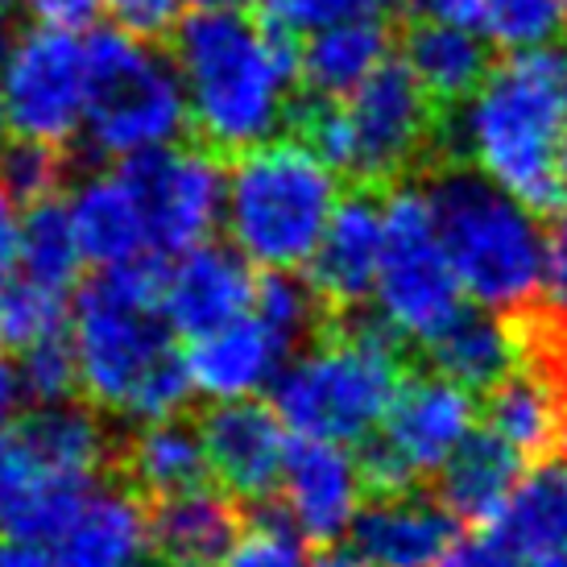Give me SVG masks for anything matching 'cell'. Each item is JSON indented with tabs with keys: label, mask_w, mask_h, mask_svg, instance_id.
<instances>
[{
	"label": "cell",
	"mask_w": 567,
	"mask_h": 567,
	"mask_svg": "<svg viewBox=\"0 0 567 567\" xmlns=\"http://www.w3.org/2000/svg\"><path fill=\"white\" fill-rule=\"evenodd\" d=\"M190 128L220 154L274 142L295 116L299 50L249 9H195L174 25Z\"/></svg>",
	"instance_id": "1"
},
{
	"label": "cell",
	"mask_w": 567,
	"mask_h": 567,
	"mask_svg": "<svg viewBox=\"0 0 567 567\" xmlns=\"http://www.w3.org/2000/svg\"><path fill=\"white\" fill-rule=\"evenodd\" d=\"M174 336L162 311L158 269L145 261L100 269L71 302V348L87 402L133 423L183 414L195 385Z\"/></svg>",
	"instance_id": "2"
},
{
	"label": "cell",
	"mask_w": 567,
	"mask_h": 567,
	"mask_svg": "<svg viewBox=\"0 0 567 567\" xmlns=\"http://www.w3.org/2000/svg\"><path fill=\"white\" fill-rule=\"evenodd\" d=\"M567 137V47L509 54L485 75L452 125V145L468 166L514 190L530 207L564 199L559 154Z\"/></svg>",
	"instance_id": "3"
},
{
	"label": "cell",
	"mask_w": 567,
	"mask_h": 567,
	"mask_svg": "<svg viewBox=\"0 0 567 567\" xmlns=\"http://www.w3.org/2000/svg\"><path fill=\"white\" fill-rule=\"evenodd\" d=\"M340 171L307 137H274L237 154L224 195V233L261 274L307 269L340 212Z\"/></svg>",
	"instance_id": "4"
},
{
	"label": "cell",
	"mask_w": 567,
	"mask_h": 567,
	"mask_svg": "<svg viewBox=\"0 0 567 567\" xmlns=\"http://www.w3.org/2000/svg\"><path fill=\"white\" fill-rule=\"evenodd\" d=\"M426 195L464 295L476 307H493L505 316L535 307L547 261V228L535 216L538 207L468 162L435 174Z\"/></svg>",
	"instance_id": "5"
},
{
	"label": "cell",
	"mask_w": 567,
	"mask_h": 567,
	"mask_svg": "<svg viewBox=\"0 0 567 567\" xmlns=\"http://www.w3.org/2000/svg\"><path fill=\"white\" fill-rule=\"evenodd\" d=\"M394 331L381 319L344 323L319 336L311 348L286 361L274 381V410L295 440L364 443L373 440L385 410L402 390V357Z\"/></svg>",
	"instance_id": "6"
},
{
	"label": "cell",
	"mask_w": 567,
	"mask_h": 567,
	"mask_svg": "<svg viewBox=\"0 0 567 567\" xmlns=\"http://www.w3.org/2000/svg\"><path fill=\"white\" fill-rule=\"evenodd\" d=\"M435 100L410 75L402 59H390L369 83L344 100H311L299 116V137L316 145L340 174L361 183H398L426 158L440 137Z\"/></svg>",
	"instance_id": "7"
},
{
	"label": "cell",
	"mask_w": 567,
	"mask_h": 567,
	"mask_svg": "<svg viewBox=\"0 0 567 567\" xmlns=\"http://www.w3.org/2000/svg\"><path fill=\"white\" fill-rule=\"evenodd\" d=\"M190 125L174 54L128 25L87 38V142L104 158H137L174 145Z\"/></svg>",
	"instance_id": "8"
},
{
	"label": "cell",
	"mask_w": 567,
	"mask_h": 567,
	"mask_svg": "<svg viewBox=\"0 0 567 567\" xmlns=\"http://www.w3.org/2000/svg\"><path fill=\"white\" fill-rule=\"evenodd\" d=\"M381 216H385V252H381L373 307L402 344L426 348L464 311L468 295L443 249L426 187H394L381 199Z\"/></svg>",
	"instance_id": "9"
},
{
	"label": "cell",
	"mask_w": 567,
	"mask_h": 567,
	"mask_svg": "<svg viewBox=\"0 0 567 567\" xmlns=\"http://www.w3.org/2000/svg\"><path fill=\"white\" fill-rule=\"evenodd\" d=\"M87 125V42L33 30L0 47V128L21 142L66 145Z\"/></svg>",
	"instance_id": "10"
},
{
	"label": "cell",
	"mask_w": 567,
	"mask_h": 567,
	"mask_svg": "<svg viewBox=\"0 0 567 567\" xmlns=\"http://www.w3.org/2000/svg\"><path fill=\"white\" fill-rule=\"evenodd\" d=\"M476 435L473 390L443 373L402 381L381 426L364 447V473L378 488H414Z\"/></svg>",
	"instance_id": "11"
},
{
	"label": "cell",
	"mask_w": 567,
	"mask_h": 567,
	"mask_svg": "<svg viewBox=\"0 0 567 567\" xmlns=\"http://www.w3.org/2000/svg\"><path fill=\"white\" fill-rule=\"evenodd\" d=\"M128 183L137 190L150 224L154 257H174L195 245L212 240L224 228V195H228V171H224L212 145H162L150 154L121 162Z\"/></svg>",
	"instance_id": "12"
},
{
	"label": "cell",
	"mask_w": 567,
	"mask_h": 567,
	"mask_svg": "<svg viewBox=\"0 0 567 567\" xmlns=\"http://www.w3.org/2000/svg\"><path fill=\"white\" fill-rule=\"evenodd\" d=\"M364 460L348 452V443L295 440L278 485L282 518L307 543H340L364 509Z\"/></svg>",
	"instance_id": "13"
},
{
	"label": "cell",
	"mask_w": 567,
	"mask_h": 567,
	"mask_svg": "<svg viewBox=\"0 0 567 567\" xmlns=\"http://www.w3.org/2000/svg\"><path fill=\"white\" fill-rule=\"evenodd\" d=\"M207 447V468L216 485L228 488L237 502H266L278 493L290 456V426L282 414L257 398L212 402L199 423Z\"/></svg>",
	"instance_id": "14"
},
{
	"label": "cell",
	"mask_w": 567,
	"mask_h": 567,
	"mask_svg": "<svg viewBox=\"0 0 567 567\" xmlns=\"http://www.w3.org/2000/svg\"><path fill=\"white\" fill-rule=\"evenodd\" d=\"M257 266L233 245H195L187 252H174L171 266L158 274L162 311L178 336H204L233 319L249 316L257 307Z\"/></svg>",
	"instance_id": "15"
},
{
	"label": "cell",
	"mask_w": 567,
	"mask_h": 567,
	"mask_svg": "<svg viewBox=\"0 0 567 567\" xmlns=\"http://www.w3.org/2000/svg\"><path fill=\"white\" fill-rule=\"evenodd\" d=\"M290 352H299V344L252 307L249 316L187 340L183 357H187L195 398L237 402V398H261L266 390H274Z\"/></svg>",
	"instance_id": "16"
},
{
	"label": "cell",
	"mask_w": 567,
	"mask_h": 567,
	"mask_svg": "<svg viewBox=\"0 0 567 567\" xmlns=\"http://www.w3.org/2000/svg\"><path fill=\"white\" fill-rule=\"evenodd\" d=\"M456 522L443 497L381 488L378 502H364L352 522L348 547L364 567H440L456 547Z\"/></svg>",
	"instance_id": "17"
},
{
	"label": "cell",
	"mask_w": 567,
	"mask_h": 567,
	"mask_svg": "<svg viewBox=\"0 0 567 567\" xmlns=\"http://www.w3.org/2000/svg\"><path fill=\"white\" fill-rule=\"evenodd\" d=\"M385 252V216L373 195H348L340 212L331 216L328 233L319 240L316 257L307 261V278L319 299L336 311H357L373 302Z\"/></svg>",
	"instance_id": "18"
},
{
	"label": "cell",
	"mask_w": 567,
	"mask_h": 567,
	"mask_svg": "<svg viewBox=\"0 0 567 567\" xmlns=\"http://www.w3.org/2000/svg\"><path fill=\"white\" fill-rule=\"evenodd\" d=\"M66 207H71L80 245L87 252V266H142V261L154 257L150 224H145L142 199H137V190L128 183L125 166L87 174L66 195Z\"/></svg>",
	"instance_id": "19"
},
{
	"label": "cell",
	"mask_w": 567,
	"mask_h": 567,
	"mask_svg": "<svg viewBox=\"0 0 567 567\" xmlns=\"http://www.w3.org/2000/svg\"><path fill=\"white\" fill-rule=\"evenodd\" d=\"M431 369L443 378L460 381L468 390H493L514 369L535 357V340L526 323H514L505 311L493 307H464L447 328L426 344Z\"/></svg>",
	"instance_id": "20"
},
{
	"label": "cell",
	"mask_w": 567,
	"mask_h": 567,
	"mask_svg": "<svg viewBox=\"0 0 567 567\" xmlns=\"http://www.w3.org/2000/svg\"><path fill=\"white\" fill-rule=\"evenodd\" d=\"M240 530V502L228 488L195 485L154 497L150 509V547L171 567H220Z\"/></svg>",
	"instance_id": "21"
},
{
	"label": "cell",
	"mask_w": 567,
	"mask_h": 567,
	"mask_svg": "<svg viewBox=\"0 0 567 567\" xmlns=\"http://www.w3.org/2000/svg\"><path fill=\"white\" fill-rule=\"evenodd\" d=\"M150 547V514L133 488L92 485L47 551L54 567H133Z\"/></svg>",
	"instance_id": "22"
},
{
	"label": "cell",
	"mask_w": 567,
	"mask_h": 567,
	"mask_svg": "<svg viewBox=\"0 0 567 567\" xmlns=\"http://www.w3.org/2000/svg\"><path fill=\"white\" fill-rule=\"evenodd\" d=\"M564 381L555 378L543 361L530 357L505 381L485 390V431L509 443L522 460H543L555 443L564 440Z\"/></svg>",
	"instance_id": "23"
},
{
	"label": "cell",
	"mask_w": 567,
	"mask_h": 567,
	"mask_svg": "<svg viewBox=\"0 0 567 567\" xmlns=\"http://www.w3.org/2000/svg\"><path fill=\"white\" fill-rule=\"evenodd\" d=\"M402 63L440 109H460L493 71L485 33L473 21H443V17H423L402 38Z\"/></svg>",
	"instance_id": "24"
},
{
	"label": "cell",
	"mask_w": 567,
	"mask_h": 567,
	"mask_svg": "<svg viewBox=\"0 0 567 567\" xmlns=\"http://www.w3.org/2000/svg\"><path fill=\"white\" fill-rule=\"evenodd\" d=\"M17 435L25 443L33 468L50 476L95 481V473L112 460V435L100 419V406L75 398L38 402L30 419H21Z\"/></svg>",
	"instance_id": "25"
},
{
	"label": "cell",
	"mask_w": 567,
	"mask_h": 567,
	"mask_svg": "<svg viewBox=\"0 0 567 567\" xmlns=\"http://www.w3.org/2000/svg\"><path fill=\"white\" fill-rule=\"evenodd\" d=\"M390 25L385 17H361L302 38L299 75L316 100H344L390 63Z\"/></svg>",
	"instance_id": "26"
},
{
	"label": "cell",
	"mask_w": 567,
	"mask_h": 567,
	"mask_svg": "<svg viewBox=\"0 0 567 567\" xmlns=\"http://www.w3.org/2000/svg\"><path fill=\"white\" fill-rule=\"evenodd\" d=\"M522 481V456L493 431L473 435L440 468V497L460 522L493 526Z\"/></svg>",
	"instance_id": "27"
},
{
	"label": "cell",
	"mask_w": 567,
	"mask_h": 567,
	"mask_svg": "<svg viewBox=\"0 0 567 567\" xmlns=\"http://www.w3.org/2000/svg\"><path fill=\"white\" fill-rule=\"evenodd\" d=\"M121 464L133 488H142L150 497H171V493L204 485V476H212L199 426L183 423L178 414L137 423V431L121 447Z\"/></svg>",
	"instance_id": "28"
},
{
	"label": "cell",
	"mask_w": 567,
	"mask_h": 567,
	"mask_svg": "<svg viewBox=\"0 0 567 567\" xmlns=\"http://www.w3.org/2000/svg\"><path fill=\"white\" fill-rule=\"evenodd\" d=\"M493 530L526 559L567 547V460H543L526 468Z\"/></svg>",
	"instance_id": "29"
},
{
	"label": "cell",
	"mask_w": 567,
	"mask_h": 567,
	"mask_svg": "<svg viewBox=\"0 0 567 567\" xmlns=\"http://www.w3.org/2000/svg\"><path fill=\"white\" fill-rule=\"evenodd\" d=\"M87 266V252L80 245L75 220H71V207L66 199H42L30 204L21 216V249H17V269L33 278V282L47 286H66L80 278V269Z\"/></svg>",
	"instance_id": "30"
},
{
	"label": "cell",
	"mask_w": 567,
	"mask_h": 567,
	"mask_svg": "<svg viewBox=\"0 0 567 567\" xmlns=\"http://www.w3.org/2000/svg\"><path fill=\"white\" fill-rule=\"evenodd\" d=\"M71 331V302L66 290L47 282H33L17 274L0 286V344L9 352H25L33 344H47Z\"/></svg>",
	"instance_id": "31"
},
{
	"label": "cell",
	"mask_w": 567,
	"mask_h": 567,
	"mask_svg": "<svg viewBox=\"0 0 567 567\" xmlns=\"http://www.w3.org/2000/svg\"><path fill=\"white\" fill-rule=\"evenodd\" d=\"M473 25L485 33V42L505 54L555 47L567 33L564 0H476Z\"/></svg>",
	"instance_id": "32"
},
{
	"label": "cell",
	"mask_w": 567,
	"mask_h": 567,
	"mask_svg": "<svg viewBox=\"0 0 567 567\" xmlns=\"http://www.w3.org/2000/svg\"><path fill=\"white\" fill-rule=\"evenodd\" d=\"M95 481H71V476H50L38 473L30 485L21 488V497L9 505V514L0 518V530L13 538H30L38 547H50L59 530H63L71 514L80 509L87 488Z\"/></svg>",
	"instance_id": "33"
},
{
	"label": "cell",
	"mask_w": 567,
	"mask_h": 567,
	"mask_svg": "<svg viewBox=\"0 0 567 567\" xmlns=\"http://www.w3.org/2000/svg\"><path fill=\"white\" fill-rule=\"evenodd\" d=\"M63 145L9 137V145L0 150V178L21 199V207L54 199L59 183H63Z\"/></svg>",
	"instance_id": "34"
},
{
	"label": "cell",
	"mask_w": 567,
	"mask_h": 567,
	"mask_svg": "<svg viewBox=\"0 0 567 567\" xmlns=\"http://www.w3.org/2000/svg\"><path fill=\"white\" fill-rule=\"evenodd\" d=\"M328 302L319 299L311 278H295V274H261V290H257V311L286 331L295 344H302L311 331L319 328Z\"/></svg>",
	"instance_id": "35"
},
{
	"label": "cell",
	"mask_w": 567,
	"mask_h": 567,
	"mask_svg": "<svg viewBox=\"0 0 567 567\" xmlns=\"http://www.w3.org/2000/svg\"><path fill=\"white\" fill-rule=\"evenodd\" d=\"M266 21L286 38H311L319 30L361 21V17H385V0H261Z\"/></svg>",
	"instance_id": "36"
},
{
	"label": "cell",
	"mask_w": 567,
	"mask_h": 567,
	"mask_svg": "<svg viewBox=\"0 0 567 567\" xmlns=\"http://www.w3.org/2000/svg\"><path fill=\"white\" fill-rule=\"evenodd\" d=\"M17 369H21L30 402H59V398H71L80 390V361L71 348V331L59 340L17 352Z\"/></svg>",
	"instance_id": "37"
},
{
	"label": "cell",
	"mask_w": 567,
	"mask_h": 567,
	"mask_svg": "<svg viewBox=\"0 0 567 567\" xmlns=\"http://www.w3.org/2000/svg\"><path fill=\"white\" fill-rule=\"evenodd\" d=\"M302 543L307 538L278 514V518H266L257 526H245L220 567H311Z\"/></svg>",
	"instance_id": "38"
},
{
	"label": "cell",
	"mask_w": 567,
	"mask_h": 567,
	"mask_svg": "<svg viewBox=\"0 0 567 567\" xmlns=\"http://www.w3.org/2000/svg\"><path fill=\"white\" fill-rule=\"evenodd\" d=\"M538 307L551 328L567 331V212L547 228V261H543V290Z\"/></svg>",
	"instance_id": "39"
},
{
	"label": "cell",
	"mask_w": 567,
	"mask_h": 567,
	"mask_svg": "<svg viewBox=\"0 0 567 567\" xmlns=\"http://www.w3.org/2000/svg\"><path fill=\"white\" fill-rule=\"evenodd\" d=\"M33 25L63 33H92L95 21L109 13V0H21Z\"/></svg>",
	"instance_id": "40"
},
{
	"label": "cell",
	"mask_w": 567,
	"mask_h": 567,
	"mask_svg": "<svg viewBox=\"0 0 567 567\" xmlns=\"http://www.w3.org/2000/svg\"><path fill=\"white\" fill-rule=\"evenodd\" d=\"M522 559L526 555L514 551L497 530H488V535L456 538V547L447 551V559L440 567H526Z\"/></svg>",
	"instance_id": "41"
},
{
	"label": "cell",
	"mask_w": 567,
	"mask_h": 567,
	"mask_svg": "<svg viewBox=\"0 0 567 567\" xmlns=\"http://www.w3.org/2000/svg\"><path fill=\"white\" fill-rule=\"evenodd\" d=\"M33 476L38 468H33L21 435H0V518L9 514V505L21 497V488L30 485Z\"/></svg>",
	"instance_id": "42"
},
{
	"label": "cell",
	"mask_w": 567,
	"mask_h": 567,
	"mask_svg": "<svg viewBox=\"0 0 567 567\" xmlns=\"http://www.w3.org/2000/svg\"><path fill=\"white\" fill-rule=\"evenodd\" d=\"M21 199H17L13 190L4 187V178H0V286L13 278L17 269V249H21Z\"/></svg>",
	"instance_id": "43"
},
{
	"label": "cell",
	"mask_w": 567,
	"mask_h": 567,
	"mask_svg": "<svg viewBox=\"0 0 567 567\" xmlns=\"http://www.w3.org/2000/svg\"><path fill=\"white\" fill-rule=\"evenodd\" d=\"M530 340H535V361H543L555 378L567 385V331L551 328L547 319H538L530 328Z\"/></svg>",
	"instance_id": "44"
},
{
	"label": "cell",
	"mask_w": 567,
	"mask_h": 567,
	"mask_svg": "<svg viewBox=\"0 0 567 567\" xmlns=\"http://www.w3.org/2000/svg\"><path fill=\"white\" fill-rule=\"evenodd\" d=\"M21 398H30L25 394V381H21V369H17L13 361H4V357H0V435H4V426L17 419Z\"/></svg>",
	"instance_id": "45"
},
{
	"label": "cell",
	"mask_w": 567,
	"mask_h": 567,
	"mask_svg": "<svg viewBox=\"0 0 567 567\" xmlns=\"http://www.w3.org/2000/svg\"><path fill=\"white\" fill-rule=\"evenodd\" d=\"M0 567H54L47 547H38L30 538H0Z\"/></svg>",
	"instance_id": "46"
},
{
	"label": "cell",
	"mask_w": 567,
	"mask_h": 567,
	"mask_svg": "<svg viewBox=\"0 0 567 567\" xmlns=\"http://www.w3.org/2000/svg\"><path fill=\"white\" fill-rule=\"evenodd\" d=\"M423 17H443V21H473L476 0H410Z\"/></svg>",
	"instance_id": "47"
},
{
	"label": "cell",
	"mask_w": 567,
	"mask_h": 567,
	"mask_svg": "<svg viewBox=\"0 0 567 567\" xmlns=\"http://www.w3.org/2000/svg\"><path fill=\"white\" fill-rule=\"evenodd\" d=\"M526 567H567V547H559V551L530 555V559H526Z\"/></svg>",
	"instance_id": "48"
},
{
	"label": "cell",
	"mask_w": 567,
	"mask_h": 567,
	"mask_svg": "<svg viewBox=\"0 0 567 567\" xmlns=\"http://www.w3.org/2000/svg\"><path fill=\"white\" fill-rule=\"evenodd\" d=\"M190 9H249L257 0H187Z\"/></svg>",
	"instance_id": "49"
},
{
	"label": "cell",
	"mask_w": 567,
	"mask_h": 567,
	"mask_svg": "<svg viewBox=\"0 0 567 567\" xmlns=\"http://www.w3.org/2000/svg\"><path fill=\"white\" fill-rule=\"evenodd\" d=\"M311 567H364L357 555H328V559H319V564H311Z\"/></svg>",
	"instance_id": "50"
},
{
	"label": "cell",
	"mask_w": 567,
	"mask_h": 567,
	"mask_svg": "<svg viewBox=\"0 0 567 567\" xmlns=\"http://www.w3.org/2000/svg\"><path fill=\"white\" fill-rule=\"evenodd\" d=\"M559 183H564V199H567V137H564V154H559Z\"/></svg>",
	"instance_id": "51"
},
{
	"label": "cell",
	"mask_w": 567,
	"mask_h": 567,
	"mask_svg": "<svg viewBox=\"0 0 567 567\" xmlns=\"http://www.w3.org/2000/svg\"><path fill=\"white\" fill-rule=\"evenodd\" d=\"M13 4H21V0H0V21L9 17V9H13Z\"/></svg>",
	"instance_id": "52"
},
{
	"label": "cell",
	"mask_w": 567,
	"mask_h": 567,
	"mask_svg": "<svg viewBox=\"0 0 567 567\" xmlns=\"http://www.w3.org/2000/svg\"><path fill=\"white\" fill-rule=\"evenodd\" d=\"M133 567H171L166 559H158V564H133Z\"/></svg>",
	"instance_id": "53"
},
{
	"label": "cell",
	"mask_w": 567,
	"mask_h": 567,
	"mask_svg": "<svg viewBox=\"0 0 567 567\" xmlns=\"http://www.w3.org/2000/svg\"><path fill=\"white\" fill-rule=\"evenodd\" d=\"M559 447H564V452H567V423H564V440H559Z\"/></svg>",
	"instance_id": "54"
},
{
	"label": "cell",
	"mask_w": 567,
	"mask_h": 567,
	"mask_svg": "<svg viewBox=\"0 0 567 567\" xmlns=\"http://www.w3.org/2000/svg\"><path fill=\"white\" fill-rule=\"evenodd\" d=\"M564 4H567V0H564Z\"/></svg>",
	"instance_id": "55"
}]
</instances>
